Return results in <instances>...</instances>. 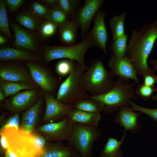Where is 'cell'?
<instances>
[{
	"instance_id": "36",
	"label": "cell",
	"mask_w": 157,
	"mask_h": 157,
	"mask_svg": "<svg viewBox=\"0 0 157 157\" xmlns=\"http://www.w3.org/2000/svg\"><path fill=\"white\" fill-rule=\"evenodd\" d=\"M57 27L53 22L48 20L41 25L40 32L43 36L46 38L50 37L55 34Z\"/></svg>"
},
{
	"instance_id": "19",
	"label": "cell",
	"mask_w": 157,
	"mask_h": 157,
	"mask_svg": "<svg viewBox=\"0 0 157 157\" xmlns=\"http://www.w3.org/2000/svg\"><path fill=\"white\" fill-rule=\"evenodd\" d=\"M42 96L33 105L23 113L19 127L22 131L28 133L33 132L42 108Z\"/></svg>"
},
{
	"instance_id": "32",
	"label": "cell",
	"mask_w": 157,
	"mask_h": 157,
	"mask_svg": "<svg viewBox=\"0 0 157 157\" xmlns=\"http://www.w3.org/2000/svg\"><path fill=\"white\" fill-rule=\"evenodd\" d=\"M75 61L67 59H61L56 63L55 68L56 74L59 76L64 77L70 74Z\"/></svg>"
},
{
	"instance_id": "47",
	"label": "cell",
	"mask_w": 157,
	"mask_h": 157,
	"mask_svg": "<svg viewBox=\"0 0 157 157\" xmlns=\"http://www.w3.org/2000/svg\"><path fill=\"white\" fill-rule=\"evenodd\" d=\"M74 157H81V156L78 154L76 155Z\"/></svg>"
},
{
	"instance_id": "1",
	"label": "cell",
	"mask_w": 157,
	"mask_h": 157,
	"mask_svg": "<svg viewBox=\"0 0 157 157\" xmlns=\"http://www.w3.org/2000/svg\"><path fill=\"white\" fill-rule=\"evenodd\" d=\"M157 39V19L143 25L138 31L133 30L129 41L126 56L138 76L153 70L148 65V60Z\"/></svg>"
},
{
	"instance_id": "22",
	"label": "cell",
	"mask_w": 157,
	"mask_h": 157,
	"mask_svg": "<svg viewBox=\"0 0 157 157\" xmlns=\"http://www.w3.org/2000/svg\"><path fill=\"white\" fill-rule=\"evenodd\" d=\"M126 131L124 130L122 138L119 140L108 137L106 143L101 150L99 157H123L121 148L125 140Z\"/></svg>"
},
{
	"instance_id": "14",
	"label": "cell",
	"mask_w": 157,
	"mask_h": 157,
	"mask_svg": "<svg viewBox=\"0 0 157 157\" xmlns=\"http://www.w3.org/2000/svg\"><path fill=\"white\" fill-rule=\"evenodd\" d=\"M108 66L114 75L118 76L119 78L126 81L132 80L136 83L140 82L133 66L126 55L120 58L111 55Z\"/></svg>"
},
{
	"instance_id": "10",
	"label": "cell",
	"mask_w": 157,
	"mask_h": 157,
	"mask_svg": "<svg viewBox=\"0 0 157 157\" xmlns=\"http://www.w3.org/2000/svg\"><path fill=\"white\" fill-rule=\"evenodd\" d=\"M73 124L67 117L59 121L43 125L38 130L49 142H67L71 136Z\"/></svg>"
},
{
	"instance_id": "4",
	"label": "cell",
	"mask_w": 157,
	"mask_h": 157,
	"mask_svg": "<svg viewBox=\"0 0 157 157\" xmlns=\"http://www.w3.org/2000/svg\"><path fill=\"white\" fill-rule=\"evenodd\" d=\"M137 83H129L119 78L115 81L114 85L109 91L97 96H89L90 99L100 101L104 105V111L107 114H112L124 106H130L131 99H137L135 95L134 87Z\"/></svg>"
},
{
	"instance_id": "39",
	"label": "cell",
	"mask_w": 157,
	"mask_h": 157,
	"mask_svg": "<svg viewBox=\"0 0 157 157\" xmlns=\"http://www.w3.org/2000/svg\"><path fill=\"white\" fill-rule=\"evenodd\" d=\"M24 0H6L5 1L6 6L9 10L13 12L17 10L24 4Z\"/></svg>"
},
{
	"instance_id": "40",
	"label": "cell",
	"mask_w": 157,
	"mask_h": 157,
	"mask_svg": "<svg viewBox=\"0 0 157 157\" xmlns=\"http://www.w3.org/2000/svg\"><path fill=\"white\" fill-rule=\"evenodd\" d=\"M0 135V142L1 148L3 150L6 151L8 149V146L6 139L3 135L1 134Z\"/></svg>"
},
{
	"instance_id": "29",
	"label": "cell",
	"mask_w": 157,
	"mask_h": 157,
	"mask_svg": "<svg viewBox=\"0 0 157 157\" xmlns=\"http://www.w3.org/2000/svg\"><path fill=\"white\" fill-rule=\"evenodd\" d=\"M70 17L57 6L52 8L47 19L57 27H60L69 20Z\"/></svg>"
},
{
	"instance_id": "46",
	"label": "cell",
	"mask_w": 157,
	"mask_h": 157,
	"mask_svg": "<svg viewBox=\"0 0 157 157\" xmlns=\"http://www.w3.org/2000/svg\"><path fill=\"white\" fill-rule=\"evenodd\" d=\"M150 99L153 100L157 101V95H152Z\"/></svg>"
},
{
	"instance_id": "20",
	"label": "cell",
	"mask_w": 157,
	"mask_h": 157,
	"mask_svg": "<svg viewBox=\"0 0 157 157\" xmlns=\"http://www.w3.org/2000/svg\"><path fill=\"white\" fill-rule=\"evenodd\" d=\"M78 154L72 147L60 142L47 143L42 151L37 157H74Z\"/></svg>"
},
{
	"instance_id": "21",
	"label": "cell",
	"mask_w": 157,
	"mask_h": 157,
	"mask_svg": "<svg viewBox=\"0 0 157 157\" xmlns=\"http://www.w3.org/2000/svg\"><path fill=\"white\" fill-rule=\"evenodd\" d=\"M67 117L73 123L90 126H98L101 119L100 113H90L73 108Z\"/></svg>"
},
{
	"instance_id": "9",
	"label": "cell",
	"mask_w": 157,
	"mask_h": 157,
	"mask_svg": "<svg viewBox=\"0 0 157 157\" xmlns=\"http://www.w3.org/2000/svg\"><path fill=\"white\" fill-rule=\"evenodd\" d=\"M42 95V91L37 88L21 91L8 97L4 107L10 112L19 113L33 105Z\"/></svg>"
},
{
	"instance_id": "43",
	"label": "cell",
	"mask_w": 157,
	"mask_h": 157,
	"mask_svg": "<svg viewBox=\"0 0 157 157\" xmlns=\"http://www.w3.org/2000/svg\"><path fill=\"white\" fill-rule=\"evenodd\" d=\"M153 69L157 73V60H152L149 61Z\"/></svg>"
},
{
	"instance_id": "30",
	"label": "cell",
	"mask_w": 157,
	"mask_h": 157,
	"mask_svg": "<svg viewBox=\"0 0 157 157\" xmlns=\"http://www.w3.org/2000/svg\"><path fill=\"white\" fill-rule=\"evenodd\" d=\"M5 1H0V30L10 39L12 37L9 29V25Z\"/></svg>"
},
{
	"instance_id": "13",
	"label": "cell",
	"mask_w": 157,
	"mask_h": 157,
	"mask_svg": "<svg viewBox=\"0 0 157 157\" xmlns=\"http://www.w3.org/2000/svg\"><path fill=\"white\" fill-rule=\"evenodd\" d=\"M106 12L99 10L94 19V25L91 30L88 33L85 38L89 39L99 48L105 55H107L106 44L108 35L105 24Z\"/></svg>"
},
{
	"instance_id": "37",
	"label": "cell",
	"mask_w": 157,
	"mask_h": 157,
	"mask_svg": "<svg viewBox=\"0 0 157 157\" xmlns=\"http://www.w3.org/2000/svg\"><path fill=\"white\" fill-rule=\"evenodd\" d=\"M19 113H16L10 117L3 124L0 128V132L9 127H15L17 129H19Z\"/></svg>"
},
{
	"instance_id": "12",
	"label": "cell",
	"mask_w": 157,
	"mask_h": 157,
	"mask_svg": "<svg viewBox=\"0 0 157 157\" xmlns=\"http://www.w3.org/2000/svg\"><path fill=\"white\" fill-rule=\"evenodd\" d=\"M43 93L45 108L43 122L46 123L57 122L67 117L69 111L73 108L72 105L62 103L53 94L45 92Z\"/></svg>"
},
{
	"instance_id": "18",
	"label": "cell",
	"mask_w": 157,
	"mask_h": 157,
	"mask_svg": "<svg viewBox=\"0 0 157 157\" xmlns=\"http://www.w3.org/2000/svg\"><path fill=\"white\" fill-rule=\"evenodd\" d=\"M40 58L30 51L9 47L0 49L1 61H24L27 62H38Z\"/></svg>"
},
{
	"instance_id": "6",
	"label": "cell",
	"mask_w": 157,
	"mask_h": 157,
	"mask_svg": "<svg viewBox=\"0 0 157 157\" xmlns=\"http://www.w3.org/2000/svg\"><path fill=\"white\" fill-rule=\"evenodd\" d=\"M84 71L75 62L70 74L59 86L56 97L57 100L65 104L72 105L78 100L89 97L88 93L80 84L81 79Z\"/></svg>"
},
{
	"instance_id": "25",
	"label": "cell",
	"mask_w": 157,
	"mask_h": 157,
	"mask_svg": "<svg viewBox=\"0 0 157 157\" xmlns=\"http://www.w3.org/2000/svg\"><path fill=\"white\" fill-rule=\"evenodd\" d=\"M0 88L4 91L6 97L19 91L37 88L36 84L26 82H10L0 80Z\"/></svg>"
},
{
	"instance_id": "42",
	"label": "cell",
	"mask_w": 157,
	"mask_h": 157,
	"mask_svg": "<svg viewBox=\"0 0 157 157\" xmlns=\"http://www.w3.org/2000/svg\"><path fill=\"white\" fill-rule=\"evenodd\" d=\"M4 157H18L14 152L9 149L6 151Z\"/></svg>"
},
{
	"instance_id": "3",
	"label": "cell",
	"mask_w": 157,
	"mask_h": 157,
	"mask_svg": "<svg viewBox=\"0 0 157 157\" xmlns=\"http://www.w3.org/2000/svg\"><path fill=\"white\" fill-rule=\"evenodd\" d=\"M115 76L110 70L106 69L101 60L97 58L82 74L80 84L82 88L92 96L100 95L112 88L115 81Z\"/></svg>"
},
{
	"instance_id": "33",
	"label": "cell",
	"mask_w": 157,
	"mask_h": 157,
	"mask_svg": "<svg viewBox=\"0 0 157 157\" xmlns=\"http://www.w3.org/2000/svg\"><path fill=\"white\" fill-rule=\"evenodd\" d=\"M157 91L154 86H148L143 83L137 86L136 93L143 101H146L149 99L153 94Z\"/></svg>"
},
{
	"instance_id": "27",
	"label": "cell",
	"mask_w": 157,
	"mask_h": 157,
	"mask_svg": "<svg viewBox=\"0 0 157 157\" xmlns=\"http://www.w3.org/2000/svg\"><path fill=\"white\" fill-rule=\"evenodd\" d=\"M128 36L126 34L119 37L113 42L109 47L112 55L115 57L120 58L126 54L127 47Z\"/></svg>"
},
{
	"instance_id": "28",
	"label": "cell",
	"mask_w": 157,
	"mask_h": 157,
	"mask_svg": "<svg viewBox=\"0 0 157 157\" xmlns=\"http://www.w3.org/2000/svg\"><path fill=\"white\" fill-rule=\"evenodd\" d=\"M16 19L22 26L31 30H36L40 24L39 19L29 12L20 14L17 16Z\"/></svg>"
},
{
	"instance_id": "35",
	"label": "cell",
	"mask_w": 157,
	"mask_h": 157,
	"mask_svg": "<svg viewBox=\"0 0 157 157\" xmlns=\"http://www.w3.org/2000/svg\"><path fill=\"white\" fill-rule=\"evenodd\" d=\"M30 7L32 11L37 16L48 19L51 9H49L44 5L37 2L32 3Z\"/></svg>"
},
{
	"instance_id": "7",
	"label": "cell",
	"mask_w": 157,
	"mask_h": 157,
	"mask_svg": "<svg viewBox=\"0 0 157 157\" xmlns=\"http://www.w3.org/2000/svg\"><path fill=\"white\" fill-rule=\"evenodd\" d=\"M101 134L98 126L74 123L67 145L75 150L81 157H91L93 143Z\"/></svg>"
},
{
	"instance_id": "24",
	"label": "cell",
	"mask_w": 157,
	"mask_h": 157,
	"mask_svg": "<svg viewBox=\"0 0 157 157\" xmlns=\"http://www.w3.org/2000/svg\"><path fill=\"white\" fill-rule=\"evenodd\" d=\"M73 109L92 113H100L103 111L104 105L102 102L89 98L78 100L72 105Z\"/></svg>"
},
{
	"instance_id": "17",
	"label": "cell",
	"mask_w": 157,
	"mask_h": 157,
	"mask_svg": "<svg viewBox=\"0 0 157 157\" xmlns=\"http://www.w3.org/2000/svg\"><path fill=\"white\" fill-rule=\"evenodd\" d=\"M11 26L15 34V47L33 52L35 51L37 48V43L35 37L15 23L12 22Z\"/></svg>"
},
{
	"instance_id": "5",
	"label": "cell",
	"mask_w": 157,
	"mask_h": 157,
	"mask_svg": "<svg viewBox=\"0 0 157 157\" xmlns=\"http://www.w3.org/2000/svg\"><path fill=\"white\" fill-rule=\"evenodd\" d=\"M93 43L89 39L85 38L76 44L65 46H49L44 49L43 53L44 60L47 63L56 59H67L76 62L85 71L87 67L85 56Z\"/></svg>"
},
{
	"instance_id": "34",
	"label": "cell",
	"mask_w": 157,
	"mask_h": 157,
	"mask_svg": "<svg viewBox=\"0 0 157 157\" xmlns=\"http://www.w3.org/2000/svg\"><path fill=\"white\" fill-rule=\"evenodd\" d=\"M129 104L133 110L146 115L157 123V108H150L143 107L131 100L129 101Z\"/></svg>"
},
{
	"instance_id": "45",
	"label": "cell",
	"mask_w": 157,
	"mask_h": 157,
	"mask_svg": "<svg viewBox=\"0 0 157 157\" xmlns=\"http://www.w3.org/2000/svg\"><path fill=\"white\" fill-rule=\"evenodd\" d=\"M7 40L6 38L2 35H0V45H3L5 44Z\"/></svg>"
},
{
	"instance_id": "8",
	"label": "cell",
	"mask_w": 157,
	"mask_h": 157,
	"mask_svg": "<svg viewBox=\"0 0 157 157\" xmlns=\"http://www.w3.org/2000/svg\"><path fill=\"white\" fill-rule=\"evenodd\" d=\"M37 62H27L26 65L34 83L45 92L56 95L61 83L48 68Z\"/></svg>"
},
{
	"instance_id": "2",
	"label": "cell",
	"mask_w": 157,
	"mask_h": 157,
	"mask_svg": "<svg viewBox=\"0 0 157 157\" xmlns=\"http://www.w3.org/2000/svg\"><path fill=\"white\" fill-rule=\"evenodd\" d=\"M0 133L6 137L8 149L18 157H37L47 143L44 137L39 133H27L15 127L7 128Z\"/></svg>"
},
{
	"instance_id": "11",
	"label": "cell",
	"mask_w": 157,
	"mask_h": 157,
	"mask_svg": "<svg viewBox=\"0 0 157 157\" xmlns=\"http://www.w3.org/2000/svg\"><path fill=\"white\" fill-rule=\"evenodd\" d=\"M103 2L102 0H86L72 17L71 20L80 28L83 39L85 38L92 21Z\"/></svg>"
},
{
	"instance_id": "44",
	"label": "cell",
	"mask_w": 157,
	"mask_h": 157,
	"mask_svg": "<svg viewBox=\"0 0 157 157\" xmlns=\"http://www.w3.org/2000/svg\"><path fill=\"white\" fill-rule=\"evenodd\" d=\"M5 94L4 90L0 88V101H3L6 97Z\"/></svg>"
},
{
	"instance_id": "31",
	"label": "cell",
	"mask_w": 157,
	"mask_h": 157,
	"mask_svg": "<svg viewBox=\"0 0 157 157\" xmlns=\"http://www.w3.org/2000/svg\"><path fill=\"white\" fill-rule=\"evenodd\" d=\"M80 2V1L78 0H58L57 6L68 15L71 18L76 12V10Z\"/></svg>"
},
{
	"instance_id": "15",
	"label": "cell",
	"mask_w": 157,
	"mask_h": 157,
	"mask_svg": "<svg viewBox=\"0 0 157 157\" xmlns=\"http://www.w3.org/2000/svg\"><path fill=\"white\" fill-rule=\"evenodd\" d=\"M0 78L2 81L26 82L35 84L29 70L21 65L15 63H7L1 65Z\"/></svg>"
},
{
	"instance_id": "16",
	"label": "cell",
	"mask_w": 157,
	"mask_h": 157,
	"mask_svg": "<svg viewBox=\"0 0 157 157\" xmlns=\"http://www.w3.org/2000/svg\"><path fill=\"white\" fill-rule=\"evenodd\" d=\"M140 115V113L134 112L131 106H123L117 110L114 122L124 128L126 131L135 133L142 128L141 125L138 121Z\"/></svg>"
},
{
	"instance_id": "38",
	"label": "cell",
	"mask_w": 157,
	"mask_h": 157,
	"mask_svg": "<svg viewBox=\"0 0 157 157\" xmlns=\"http://www.w3.org/2000/svg\"><path fill=\"white\" fill-rule=\"evenodd\" d=\"M154 72L153 70L142 75L143 84L148 86H154L157 83V77L154 74Z\"/></svg>"
},
{
	"instance_id": "41",
	"label": "cell",
	"mask_w": 157,
	"mask_h": 157,
	"mask_svg": "<svg viewBox=\"0 0 157 157\" xmlns=\"http://www.w3.org/2000/svg\"><path fill=\"white\" fill-rule=\"evenodd\" d=\"M57 0H45L43 1L44 3L51 6L52 8L57 6Z\"/></svg>"
},
{
	"instance_id": "23",
	"label": "cell",
	"mask_w": 157,
	"mask_h": 157,
	"mask_svg": "<svg viewBox=\"0 0 157 157\" xmlns=\"http://www.w3.org/2000/svg\"><path fill=\"white\" fill-rule=\"evenodd\" d=\"M59 36L63 43L68 45L74 44L77 39L78 26L72 20H69L59 27Z\"/></svg>"
},
{
	"instance_id": "26",
	"label": "cell",
	"mask_w": 157,
	"mask_h": 157,
	"mask_svg": "<svg viewBox=\"0 0 157 157\" xmlns=\"http://www.w3.org/2000/svg\"><path fill=\"white\" fill-rule=\"evenodd\" d=\"M126 13H124L111 17L109 21L113 40L125 34L124 26Z\"/></svg>"
}]
</instances>
